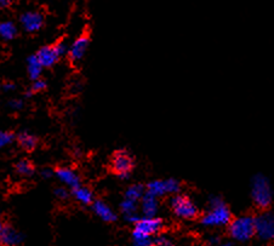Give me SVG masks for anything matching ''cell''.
Returning a JSON list of instances; mask_svg holds the SVG:
<instances>
[{
  "label": "cell",
  "instance_id": "cell-1",
  "mask_svg": "<svg viewBox=\"0 0 274 246\" xmlns=\"http://www.w3.org/2000/svg\"><path fill=\"white\" fill-rule=\"evenodd\" d=\"M232 220V214L227 205L220 197H211L209 210L202 217V224L205 227H225Z\"/></svg>",
  "mask_w": 274,
  "mask_h": 246
},
{
  "label": "cell",
  "instance_id": "cell-2",
  "mask_svg": "<svg viewBox=\"0 0 274 246\" xmlns=\"http://www.w3.org/2000/svg\"><path fill=\"white\" fill-rule=\"evenodd\" d=\"M251 197L253 203L261 209H267L273 200V192L269 181L263 175L253 177L251 183Z\"/></svg>",
  "mask_w": 274,
  "mask_h": 246
},
{
  "label": "cell",
  "instance_id": "cell-3",
  "mask_svg": "<svg viewBox=\"0 0 274 246\" xmlns=\"http://www.w3.org/2000/svg\"><path fill=\"white\" fill-rule=\"evenodd\" d=\"M229 235L236 241H246L255 235V217L240 216L231 220L228 224Z\"/></svg>",
  "mask_w": 274,
  "mask_h": 246
},
{
  "label": "cell",
  "instance_id": "cell-4",
  "mask_svg": "<svg viewBox=\"0 0 274 246\" xmlns=\"http://www.w3.org/2000/svg\"><path fill=\"white\" fill-rule=\"evenodd\" d=\"M170 206L175 216L181 218V220H193L199 214L197 205L193 203L188 197L182 194H177L172 197Z\"/></svg>",
  "mask_w": 274,
  "mask_h": 246
},
{
  "label": "cell",
  "instance_id": "cell-5",
  "mask_svg": "<svg viewBox=\"0 0 274 246\" xmlns=\"http://www.w3.org/2000/svg\"><path fill=\"white\" fill-rule=\"evenodd\" d=\"M180 190V182L174 178H168V180H155L150 182L147 184L146 192L155 198H160L168 194H177Z\"/></svg>",
  "mask_w": 274,
  "mask_h": 246
},
{
  "label": "cell",
  "instance_id": "cell-6",
  "mask_svg": "<svg viewBox=\"0 0 274 246\" xmlns=\"http://www.w3.org/2000/svg\"><path fill=\"white\" fill-rule=\"evenodd\" d=\"M163 229V221L158 217H140L135 223L133 235H140V237L152 238L158 235Z\"/></svg>",
  "mask_w": 274,
  "mask_h": 246
},
{
  "label": "cell",
  "instance_id": "cell-7",
  "mask_svg": "<svg viewBox=\"0 0 274 246\" xmlns=\"http://www.w3.org/2000/svg\"><path fill=\"white\" fill-rule=\"evenodd\" d=\"M255 234L262 240H274V214L265 212L255 218Z\"/></svg>",
  "mask_w": 274,
  "mask_h": 246
},
{
  "label": "cell",
  "instance_id": "cell-8",
  "mask_svg": "<svg viewBox=\"0 0 274 246\" xmlns=\"http://www.w3.org/2000/svg\"><path fill=\"white\" fill-rule=\"evenodd\" d=\"M134 161L130 154L125 150H118L112 158V168L120 178H127L133 170Z\"/></svg>",
  "mask_w": 274,
  "mask_h": 246
},
{
  "label": "cell",
  "instance_id": "cell-9",
  "mask_svg": "<svg viewBox=\"0 0 274 246\" xmlns=\"http://www.w3.org/2000/svg\"><path fill=\"white\" fill-rule=\"evenodd\" d=\"M21 23L27 32L33 33L42 28L44 17L38 11H27L21 16Z\"/></svg>",
  "mask_w": 274,
  "mask_h": 246
},
{
  "label": "cell",
  "instance_id": "cell-10",
  "mask_svg": "<svg viewBox=\"0 0 274 246\" xmlns=\"http://www.w3.org/2000/svg\"><path fill=\"white\" fill-rule=\"evenodd\" d=\"M89 44H90V40L87 35H82L78 39L74 40L73 44L69 48L70 61H73V62H79V61L84 57V55L86 53L87 48H89Z\"/></svg>",
  "mask_w": 274,
  "mask_h": 246
},
{
  "label": "cell",
  "instance_id": "cell-11",
  "mask_svg": "<svg viewBox=\"0 0 274 246\" xmlns=\"http://www.w3.org/2000/svg\"><path fill=\"white\" fill-rule=\"evenodd\" d=\"M23 240L21 233L12 227H3L0 231V244L3 246H19Z\"/></svg>",
  "mask_w": 274,
  "mask_h": 246
},
{
  "label": "cell",
  "instance_id": "cell-12",
  "mask_svg": "<svg viewBox=\"0 0 274 246\" xmlns=\"http://www.w3.org/2000/svg\"><path fill=\"white\" fill-rule=\"evenodd\" d=\"M140 204H141V211H142V214H143V216H146V217L157 216L158 209H159L158 198L148 194L146 192L140 200Z\"/></svg>",
  "mask_w": 274,
  "mask_h": 246
},
{
  "label": "cell",
  "instance_id": "cell-13",
  "mask_svg": "<svg viewBox=\"0 0 274 246\" xmlns=\"http://www.w3.org/2000/svg\"><path fill=\"white\" fill-rule=\"evenodd\" d=\"M93 210L96 216H99L101 220L108 223L117 221V215L112 209L108 206L102 200H96L93 203Z\"/></svg>",
  "mask_w": 274,
  "mask_h": 246
},
{
  "label": "cell",
  "instance_id": "cell-14",
  "mask_svg": "<svg viewBox=\"0 0 274 246\" xmlns=\"http://www.w3.org/2000/svg\"><path fill=\"white\" fill-rule=\"evenodd\" d=\"M35 56L43 67H51L55 65L60 59L59 53L56 52L53 46H44V48H42L36 52Z\"/></svg>",
  "mask_w": 274,
  "mask_h": 246
},
{
  "label": "cell",
  "instance_id": "cell-15",
  "mask_svg": "<svg viewBox=\"0 0 274 246\" xmlns=\"http://www.w3.org/2000/svg\"><path fill=\"white\" fill-rule=\"evenodd\" d=\"M56 176L59 177V180L62 182V183L67 184V186L70 188H76L78 186H80L79 176L74 173L72 168L59 167L56 170Z\"/></svg>",
  "mask_w": 274,
  "mask_h": 246
},
{
  "label": "cell",
  "instance_id": "cell-16",
  "mask_svg": "<svg viewBox=\"0 0 274 246\" xmlns=\"http://www.w3.org/2000/svg\"><path fill=\"white\" fill-rule=\"evenodd\" d=\"M73 195L74 198L77 199L79 203H82L83 205H90L94 203V194L89 188L78 186L76 188H73Z\"/></svg>",
  "mask_w": 274,
  "mask_h": 246
},
{
  "label": "cell",
  "instance_id": "cell-17",
  "mask_svg": "<svg viewBox=\"0 0 274 246\" xmlns=\"http://www.w3.org/2000/svg\"><path fill=\"white\" fill-rule=\"evenodd\" d=\"M17 35V27L13 22L6 21L0 23V36L5 40H11Z\"/></svg>",
  "mask_w": 274,
  "mask_h": 246
},
{
  "label": "cell",
  "instance_id": "cell-18",
  "mask_svg": "<svg viewBox=\"0 0 274 246\" xmlns=\"http://www.w3.org/2000/svg\"><path fill=\"white\" fill-rule=\"evenodd\" d=\"M17 141L25 150H33L36 147V138L28 133H21L17 136Z\"/></svg>",
  "mask_w": 274,
  "mask_h": 246
},
{
  "label": "cell",
  "instance_id": "cell-19",
  "mask_svg": "<svg viewBox=\"0 0 274 246\" xmlns=\"http://www.w3.org/2000/svg\"><path fill=\"white\" fill-rule=\"evenodd\" d=\"M43 66L40 65L39 60L36 59V56H30L28 59V74L33 80H36L40 78V74H42Z\"/></svg>",
  "mask_w": 274,
  "mask_h": 246
},
{
  "label": "cell",
  "instance_id": "cell-20",
  "mask_svg": "<svg viewBox=\"0 0 274 246\" xmlns=\"http://www.w3.org/2000/svg\"><path fill=\"white\" fill-rule=\"evenodd\" d=\"M144 193H146V190H144L143 186H141V184H133L125 192V198L134 201H140Z\"/></svg>",
  "mask_w": 274,
  "mask_h": 246
},
{
  "label": "cell",
  "instance_id": "cell-21",
  "mask_svg": "<svg viewBox=\"0 0 274 246\" xmlns=\"http://www.w3.org/2000/svg\"><path fill=\"white\" fill-rule=\"evenodd\" d=\"M120 210L124 214V216H130V215L137 214L138 210V201L130 200V199L124 198V200L120 204Z\"/></svg>",
  "mask_w": 274,
  "mask_h": 246
},
{
  "label": "cell",
  "instance_id": "cell-22",
  "mask_svg": "<svg viewBox=\"0 0 274 246\" xmlns=\"http://www.w3.org/2000/svg\"><path fill=\"white\" fill-rule=\"evenodd\" d=\"M15 167L17 174L22 175V176H32L33 173H34V167L28 160H20Z\"/></svg>",
  "mask_w": 274,
  "mask_h": 246
},
{
  "label": "cell",
  "instance_id": "cell-23",
  "mask_svg": "<svg viewBox=\"0 0 274 246\" xmlns=\"http://www.w3.org/2000/svg\"><path fill=\"white\" fill-rule=\"evenodd\" d=\"M152 245L153 246H174V242L167 235H155L154 239H152Z\"/></svg>",
  "mask_w": 274,
  "mask_h": 246
},
{
  "label": "cell",
  "instance_id": "cell-24",
  "mask_svg": "<svg viewBox=\"0 0 274 246\" xmlns=\"http://www.w3.org/2000/svg\"><path fill=\"white\" fill-rule=\"evenodd\" d=\"M13 134L8 133V131H0V149L8 146L9 143H11L13 141Z\"/></svg>",
  "mask_w": 274,
  "mask_h": 246
},
{
  "label": "cell",
  "instance_id": "cell-25",
  "mask_svg": "<svg viewBox=\"0 0 274 246\" xmlns=\"http://www.w3.org/2000/svg\"><path fill=\"white\" fill-rule=\"evenodd\" d=\"M133 246H153L152 245V238L133 235Z\"/></svg>",
  "mask_w": 274,
  "mask_h": 246
},
{
  "label": "cell",
  "instance_id": "cell-26",
  "mask_svg": "<svg viewBox=\"0 0 274 246\" xmlns=\"http://www.w3.org/2000/svg\"><path fill=\"white\" fill-rule=\"evenodd\" d=\"M46 87V83H45V80H43V79H36L34 80V83H33V85H32V92H39V91H42L44 90Z\"/></svg>",
  "mask_w": 274,
  "mask_h": 246
},
{
  "label": "cell",
  "instance_id": "cell-27",
  "mask_svg": "<svg viewBox=\"0 0 274 246\" xmlns=\"http://www.w3.org/2000/svg\"><path fill=\"white\" fill-rule=\"evenodd\" d=\"M53 48H55L56 50V52L59 53V56H63L64 53H66L67 51H68V48H67V45H66V43H63V42H60V43H57L56 45H53Z\"/></svg>",
  "mask_w": 274,
  "mask_h": 246
},
{
  "label": "cell",
  "instance_id": "cell-28",
  "mask_svg": "<svg viewBox=\"0 0 274 246\" xmlns=\"http://www.w3.org/2000/svg\"><path fill=\"white\" fill-rule=\"evenodd\" d=\"M55 194H56V197L60 199L68 198V192L64 190L63 187H60V188H57V190H55Z\"/></svg>",
  "mask_w": 274,
  "mask_h": 246
},
{
  "label": "cell",
  "instance_id": "cell-29",
  "mask_svg": "<svg viewBox=\"0 0 274 246\" xmlns=\"http://www.w3.org/2000/svg\"><path fill=\"white\" fill-rule=\"evenodd\" d=\"M208 242L210 246H221L222 240H221V238L217 237V235H214V237L209 238Z\"/></svg>",
  "mask_w": 274,
  "mask_h": 246
},
{
  "label": "cell",
  "instance_id": "cell-30",
  "mask_svg": "<svg viewBox=\"0 0 274 246\" xmlns=\"http://www.w3.org/2000/svg\"><path fill=\"white\" fill-rule=\"evenodd\" d=\"M23 106V102L20 100H12L11 102H10V107H11L12 109H21Z\"/></svg>",
  "mask_w": 274,
  "mask_h": 246
},
{
  "label": "cell",
  "instance_id": "cell-31",
  "mask_svg": "<svg viewBox=\"0 0 274 246\" xmlns=\"http://www.w3.org/2000/svg\"><path fill=\"white\" fill-rule=\"evenodd\" d=\"M11 2L12 0H0V9L9 6L10 4H11Z\"/></svg>",
  "mask_w": 274,
  "mask_h": 246
},
{
  "label": "cell",
  "instance_id": "cell-32",
  "mask_svg": "<svg viewBox=\"0 0 274 246\" xmlns=\"http://www.w3.org/2000/svg\"><path fill=\"white\" fill-rule=\"evenodd\" d=\"M43 176L44 177H51L52 176V173L50 170H47V168H45V170L43 171Z\"/></svg>",
  "mask_w": 274,
  "mask_h": 246
},
{
  "label": "cell",
  "instance_id": "cell-33",
  "mask_svg": "<svg viewBox=\"0 0 274 246\" xmlns=\"http://www.w3.org/2000/svg\"><path fill=\"white\" fill-rule=\"evenodd\" d=\"M13 85H5V89L6 90H9V89H12Z\"/></svg>",
  "mask_w": 274,
  "mask_h": 246
},
{
  "label": "cell",
  "instance_id": "cell-34",
  "mask_svg": "<svg viewBox=\"0 0 274 246\" xmlns=\"http://www.w3.org/2000/svg\"><path fill=\"white\" fill-rule=\"evenodd\" d=\"M3 227H4V225H3V223H2V220H0V231H2Z\"/></svg>",
  "mask_w": 274,
  "mask_h": 246
}]
</instances>
